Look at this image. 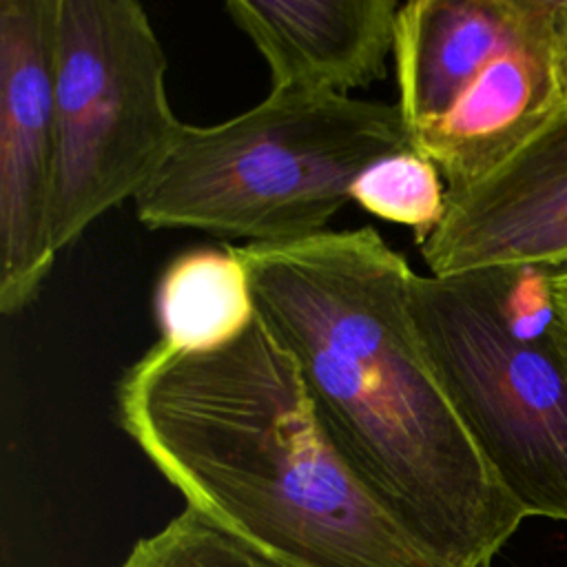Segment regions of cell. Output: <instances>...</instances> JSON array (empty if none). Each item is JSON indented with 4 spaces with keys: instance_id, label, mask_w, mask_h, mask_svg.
<instances>
[{
    "instance_id": "5bb4252c",
    "label": "cell",
    "mask_w": 567,
    "mask_h": 567,
    "mask_svg": "<svg viewBox=\"0 0 567 567\" xmlns=\"http://www.w3.org/2000/svg\"><path fill=\"white\" fill-rule=\"evenodd\" d=\"M551 290H554V303L558 312V321L563 328V334L567 339V264L551 268Z\"/></svg>"
},
{
    "instance_id": "5b68a950",
    "label": "cell",
    "mask_w": 567,
    "mask_h": 567,
    "mask_svg": "<svg viewBox=\"0 0 567 567\" xmlns=\"http://www.w3.org/2000/svg\"><path fill=\"white\" fill-rule=\"evenodd\" d=\"M416 339L476 447L527 516L567 523V339L520 334L481 270L414 272Z\"/></svg>"
},
{
    "instance_id": "4fadbf2b",
    "label": "cell",
    "mask_w": 567,
    "mask_h": 567,
    "mask_svg": "<svg viewBox=\"0 0 567 567\" xmlns=\"http://www.w3.org/2000/svg\"><path fill=\"white\" fill-rule=\"evenodd\" d=\"M556 55H558V75H560V86H563V100L567 106V0H560Z\"/></svg>"
},
{
    "instance_id": "52a82bcc",
    "label": "cell",
    "mask_w": 567,
    "mask_h": 567,
    "mask_svg": "<svg viewBox=\"0 0 567 567\" xmlns=\"http://www.w3.org/2000/svg\"><path fill=\"white\" fill-rule=\"evenodd\" d=\"M58 0H0V312L24 310L55 261Z\"/></svg>"
},
{
    "instance_id": "7c38bea8",
    "label": "cell",
    "mask_w": 567,
    "mask_h": 567,
    "mask_svg": "<svg viewBox=\"0 0 567 567\" xmlns=\"http://www.w3.org/2000/svg\"><path fill=\"white\" fill-rule=\"evenodd\" d=\"M120 567H297L255 549L199 512L184 507L155 534L135 540Z\"/></svg>"
},
{
    "instance_id": "3957f363",
    "label": "cell",
    "mask_w": 567,
    "mask_h": 567,
    "mask_svg": "<svg viewBox=\"0 0 567 567\" xmlns=\"http://www.w3.org/2000/svg\"><path fill=\"white\" fill-rule=\"evenodd\" d=\"M412 148L399 106L339 93L270 89L210 126L184 124L135 195L146 228H195L246 244L319 235L377 159Z\"/></svg>"
},
{
    "instance_id": "7a4b0ae2",
    "label": "cell",
    "mask_w": 567,
    "mask_h": 567,
    "mask_svg": "<svg viewBox=\"0 0 567 567\" xmlns=\"http://www.w3.org/2000/svg\"><path fill=\"white\" fill-rule=\"evenodd\" d=\"M115 414L186 507L264 554L297 567H450L341 461L259 312L217 350L157 341L122 372Z\"/></svg>"
},
{
    "instance_id": "6da1fadb",
    "label": "cell",
    "mask_w": 567,
    "mask_h": 567,
    "mask_svg": "<svg viewBox=\"0 0 567 567\" xmlns=\"http://www.w3.org/2000/svg\"><path fill=\"white\" fill-rule=\"evenodd\" d=\"M257 312L295 359L354 478L450 567H492L527 514L434 374L410 319L414 270L372 228L235 246Z\"/></svg>"
},
{
    "instance_id": "ba28073f",
    "label": "cell",
    "mask_w": 567,
    "mask_h": 567,
    "mask_svg": "<svg viewBox=\"0 0 567 567\" xmlns=\"http://www.w3.org/2000/svg\"><path fill=\"white\" fill-rule=\"evenodd\" d=\"M416 248L436 277L567 264V106L494 173L447 193L441 224Z\"/></svg>"
},
{
    "instance_id": "8fae6325",
    "label": "cell",
    "mask_w": 567,
    "mask_h": 567,
    "mask_svg": "<svg viewBox=\"0 0 567 567\" xmlns=\"http://www.w3.org/2000/svg\"><path fill=\"white\" fill-rule=\"evenodd\" d=\"M352 199L374 217L410 226L419 244L441 224L447 186L427 157L405 148L370 164L357 177Z\"/></svg>"
},
{
    "instance_id": "8992f818",
    "label": "cell",
    "mask_w": 567,
    "mask_h": 567,
    "mask_svg": "<svg viewBox=\"0 0 567 567\" xmlns=\"http://www.w3.org/2000/svg\"><path fill=\"white\" fill-rule=\"evenodd\" d=\"M166 53L135 0H58L55 250L135 195L184 122L166 95Z\"/></svg>"
},
{
    "instance_id": "9c48e42d",
    "label": "cell",
    "mask_w": 567,
    "mask_h": 567,
    "mask_svg": "<svg viewBox=\"0 0 567 567\" xmlns=\"http://www.w3.org/2000/svg\"><path fill=\"white\" fill-rule=\"evenodd\" d=\"M396 0H228L224 11L255 44L270 89L348 95L385 75Z\"/></svg>"
},
{
    "instance_id": "277c9868",
    "label": "cell",
    "mask_w": 567,
    "mask_h": 567,
    "mask_svg": "<svg viewBox=\"0 0 567 567\" xmlns=\"http://www.w3.org/2000/svg\"><path fill=\"white\" fill-rule=\"evenodd\" d=\"M560 0H408L396 13V106L410 146L458 193L563 109Z\"/></svg>"
},
{
    "instance_id": "30bf717a",
    "label": "cell",
    "mask_w": 567,
    "mask_h": 567,
    "mask_svg": "<svg viewBox=\"0 0 567 567\" xmlns=\"http://www.w3.org/2000/svg\"><path fill=\"white\" fill-rule=\"evenodd\" d=\"M153 310L159 341L182 352L228 346L257 319L250 272L235 246L177 255L157 279Z\"/></svg>"
}]
</instances>
